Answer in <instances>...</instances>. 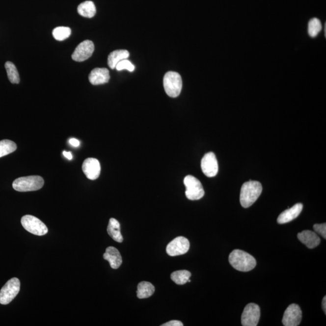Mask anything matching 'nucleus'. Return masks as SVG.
Returning <instances> with one entry per match:
<instances>
[{"instance_id": "1", "label": "nucleus", "mask_w": 326, "mask_h": 326, "mask_svg": "<svg viewBox=\"0 0 326 326\" xmlns=\"http://www.w3.org/2000/svg\"><path fill=\"white\" fill-rule=\"evenodd\" d=\"M228 260L231 266L242 272H248L253 270L257 264L253 256L241 249H235L231 252Z\"/></svg>"}, {"instance_id": "2", "label": "nucleus", "mask_w": 326, "mask_h": 326, "mask_svg": "<svg viewBox=\"0 0 326 326\" xmlns=\"http://www.w3.org/2000/svg\"><path fill=\"white\" fill-rule=\"evenodd\" d=\"M262 191L261 183L256 181H249L242 186L240 194L241 206L244 208L251 207L259 198Z\"/></svg>"}, {"instance_id": "3", "label": "nucleus", "mask_w": 326, "mask_h": 326, "mask_svg": "<svg viewBox=\"0 0 326 326\" xmlns=\"http://www.w3.org/2000/svg\"><path fill=\"white\" fill-rule=\"evenodd\" d=\"M44 185L43 178L40 176H28L17 178L13 183V188L18 191H31L38 190Z\"/></svg>"}, {"instance_id": "4", "label": "nucleus", "mask_w": 326, "mask_h": 326, "mask_svg": "<svg viewBox=\"0 0 326 326\" xmlns=\"http://www.w3.org/2000/svg\"><path fill=\"white\" fill-rule=\"evenodd\" d=\"M163 85L167 95L175 98L180 95L182 89V78L177 72H167L163 79Z\"/></svg>"}, {"instance_id": "5", "label": "nucleus", "mask_w": 326, "mask_h": 326, "mask_svg": "<svg viewBox=\"0 0 326 326\" xmlns=\"http://www.w3.org/2000/svg\"><path fill=\"white\" fill-rule=\"evenodd\" d=\"M184 184L186 189V196L190 200H199L204 196L205 192L201 183L193 176H186Z\"/></svg>"}, {"instance_id": "6", "label": "nucleus", "mask_w": 326, "mask_h": 326, "mask_svg": "<svg viewBox=\"0 0 326 326\" xmlns=\"http://www.w3.org/2000/svg\"><path fill=\"white\" fill-rule=\"evenodd\" d=\"M21 222L24 228L33 235L44 236L48 233V228L46 225L40 219L33 216H24Z\"/></svg>"}, {"instance_id": "7", "label": "nucleus", "mask_w": 326, "mask_h": 326, "mask_svg": "<svg viewBox=\"0 0 326 326\" xmlns=\"http://www.w3.org/2000/svg\"><path fill=\"white\" fill-rule=\"evenodd\" d=\"M20 282L17 278H13L5 284L0 291V304H8L19 293Z\"/></svg>"}, {"instance_id": "8", "label": "nucleus", "mask_w": 326, "mask_h": 326, "mask_svg": "<svg viewBox=\"0 0 326 326\" xmlns=\"http://www.w3.org/2000/svg\"><path fill=\"white\" fill-rule=\"evenodd\" d=\"M260 317V309L255 303L247 304L241 317V323L243 326H257Z\"/></svg>"}, {"instance_id": "9", "label": "nucleus", "mask_w": 326, "mask_h": 326, "mask_svg": "<svg viewBox=\"0 0 326 326\" xmlns=\"http://www.w3.org/2000/svg\"><path fill=\"white\" fill-rule=\"evenodd\" d=\"M190 248V243L188 239L179 236L167 244L166 252L170 256H180L187 253Z\"/></svg>"}, {"instance_id": "10", "label": "nucleus", "mask_w": 326, "mask_h": 326, "mask_svg": "<svg viewBox=\"0 0 326 326\" xmlns=\"http://www.w3.org/2000/svg\"><path fill=\"white\" fill-rule=\"evenodd\" d=\"M302 319V311L297 304L289 305L284 313L282 319L285 326H297L300 324Z\"/></svg>"}, {"instance_id": "11", "label": "nucleus", "mask_w": 326, "mask_h": 326, "mask_svg": "<svg viewBox=\"0 0 326 326\" xmlns=\"http://www.w3.org/2000/svg\"><path fill=\"white\" fill-rule=\"evenodd\" d=\"M94 45L91 41L85 40L78 45L72 54V59L76 62H83L92 56Z\"/></svg>"}, {"instance_id": "12", "label": "nucleus", "mask_w": 326, "mask_h": 326, "mask_svg": "<svg viewBox=\"0 0 326 326\" xmlns=\"http://www.w3.org/2000/svg\"><path fill=\"white\" fill-rule=\"evenodd\" d=\"M202 172L207 177H215L218 172V163L217 157L214 152H209L202 158L201 160Z\"/></svg>"}, {"instance_id": "13", "label": "nucleus", "mask_w": 326, "mask_h": 326, "mask_svg": "<svg viewBox=\"0 0 326 326\" xmlns=\"http://www.w3.org/2000/svg\"><path fill=\"white\" fill-rule=\"evenodd\" d=\"M82 170L89 180H95L101 174V164L97 159L88 158L83 163Z\"/></svg>"}, {"instance_id": "14", "label": "nucleus", "mask_w": 326, "mask_h": 326, "mask_svg": "<svg viewBox=\"0 0 326 326\" xmlns=\"http://www.w3.org/2000/svg\"><path fill=\"white\" fill-rule=\"evenodd\" d=\"M110 80L109 70L105 68H96L91 71L89 81L92 85H98L109 82Z\"/></svg>"}, {"instance_id": "15", "label": "nucleus", "mask_w": 326, "mask_h": 326, "mask_svg": "<svg viewBox=\"0 0 326 326\" xmlns=\"http://www.w3.org/2000/svg\"><path fill=\"white\" fill-rule=\"evenodd\" d=\"M303 205L301 203L296 204L293 207L285 210L277 218V222L280 224L292 221L301 214L303 210Z\"/></svg>"}, {"instance_id": "16", "label": "nucleus", "mask_w": 326, "mask_h": 326, "mask_svg": "<svg viewBox=\"0 0 326 326\" xmlns=\"http://www.w3.org/2000/svg\"><path fill=\"white\" fill-rule=\"evenodd\" d=\"M297 237L301 243L310 249L314 248L319 245L321 242L319 236L314 231L310 230H304L299 233Z\"/></svg>"}, {"instance_id": "17", "label": "nucleus", "mask_w": 326, "mask_h": 326, "mask_svg": "<svg viewBox=\"0 0 326 326\" xmlns=\"http://www.w3.org/2000/svg\"><path fill=\"white\" fill-rule=\"evenodd\" d=\"M104 258L109 263L112 269H118L122 264V256L119 250L115 247H108L104 254Z\"/></svg>"}, {"instance_id": "18", "label": "nucleus", "mask_w": 326, "mask_h": 326, "mask_svg": "<svg viewBox=\"0 0 326 326\" xmlns=\"http://www.w3.org/2000/svg\"><path fill=\"white\" fill-rule=\"evenodd\" d=\"M130 57V53L126 50H117L113 51L109 54L108 64L111 69H114L118 63L121 60L127 59Z\"/></svg>"}, {"instance_id": "19", "label": "nucleus", "mask_w": 326, "mask_h": 326, "mask_svg": "<svg viewBox=\"0 0 326 326\" xmlns=\"http://www.w3.org/2000/svg\"><path fill=\"white\" fill-rule=\"evenodd\" d=\"M107 232L113 240L117 242V243H122L123 238L120 232V223L114 218L110 219L107 228Z\"/></svg>"}, {"instance_id": "20", "label": "nucleus", "mask_w": 326, "mask_h": 326, "mask_svg": "<svg viewBox=\"0 0 326 326\" xmlns=\"http://www.w3.org/2000/svg\"><path fill=\"white\" fill-rule=\"evenodd\" d=\"M79 14L86 18H93L96 14V8L93 1L82 2L78 7Z\"/></svg>"}, {"instance_id": "21", "label": "nucleus", "mask_w": 326, "mask_h": 326, "mask_svg": "<svg viewBox=\"0 0 326 326\" xmlns=\"http://www.w3.org/2000/svg\"><path fill=\"white\" fill-rule=\"evenodd\" d=\"M155 287L152 283L148 282H141L138 284L136 295L140 299H147L153 295Z\"/></svg>"}, {"instance_id": "22", "label": "nucleus", "mask_w": 326, "mask_h": 326, "mask_svg": "<svg viewBox=\"0 0 326 326\" xmlns=\"http://www.w3.org/2000/svg\"><path fill=\"white\" fill-rule=\"evenodd\" d=\"M191 272L187 270L176 271L171 274V279L179 285H185L191 277Z\"/></svg>"}, {"instance_id": "23", "label": "nucleus", "mask_w": 326, "mask_h": 326, "mask_svg": "<svg viewBox=\"0 0 326 326\" xmlns=\"http://www.w3.org/2000/svg\"><path fill=\"white\" fill-rule=\"evenodd\" d=\"M8 78L12 83L18 84L20 83V78L17 68L12 62L7 61L5 64Z\"/></svg>"}, {"instance_id": "24", "label": "nucleus", "mask_w": 326, "mask_h": 326, "mask_svg": "<svg viewBox=\"0 0 326 326\" xmlns=\"http://www.w3.org/2000/svg\"><path fill=\"white\" fill-rule=\"evenodd\" d=\"M17 149V144L14 141L9 140L0 141V158L12 153Z\"/></svg>"}, {"instance_id": "25", "label": "nucleus", "mask_w": 326, "mask_h": 326, "mask_svg": "<svg viewBox=\"0 0 326 326\" xmlns=\"http://www.w3.org/2000/svg\"><path fill=\"white\" fill-rule=\"evenodd\" d=\"M52 34L56 40L62 41L70 37L72 30L67 27H57L53 30Z\"/></svg>"}, {"instance_id": "26", "label": "nucleus", "mask_w": 326, "mask_h": 326, "mask_svg": "<svg viewBox=\"0 0 326 326\" xmlns=\"http://www.w3.org/2000/svg\"><path fill=\"white\" fill-rule=\"evenodd\" d=\"M322 29V25L318 18H312L308 24V33L312 38L316 37Z\"/></svg>"}, {"instance_id": "27", "label": "nucleus", "mask_w": 326, "mask_h": 326, "mask_svg": "<svg viewBox=\"0 0 326 326\" xmlns=\"http://www.w3.org/2000/svg\"><path fill=\"white\" fill-rule=\"evenodd\" d=\"M115 68H116L117 71L127 70L129 72H133L135 70V66H134L130 60L124 59L121 60L120 62L118 63Z\"/></svg>"}, {"instance_id": "28", "label": "nucleus", "mask_w": 326, "mask_h": 326, "mask_svg": "<svg viewBox=\"0 0 326 326\" xmlns=\"http://www.w3.org/2000/svg\"><path fill=\"white\" fill-rule=\"evenodd\" d=\"M314 229L325 239H326V223L322 224H315Z\"/></svg>"}, {"instance_id": "29", "label": "nucleus", "mask_w": 326, "mask_h": 326, "mask_svg": "<svg viewBox=\"0 0 326 326\" xmlns=\"http://www.w3.org/2000/svg\"><path fill=\"white\" fill-rule=\"evenodd\" d=\"M182 322H180L178 320H172L170 322L164 323L162 325V326H183Z\"/></svg>"}, {"instance_id": "30", "label": "nucleus", "mask_w": 326, "mask_h": 326, "mask_svg": "<svg viewBox=\"0 0 326 326\" xmlns=\"http://www.w3.org/2000/svg\"><path fill=\"white\" fill-rule=\"evenodd\" d=\"M69 143L73 147L78 148L80 145V141L76 138H71L69 140Z\"/></svg>"}, {"instance_id": "31", "label": "nucleus", "mask_w": 326, "mask_h": 326, "mask_svg": "<svg viewBox=\"0 0 326 326\" xmlns=\"http://www.w3.org/2000/svg\"><path fill=\"white\" fill-rule=\"evenodd\" d=\"M63 155L67 158L68 160H72L73 159V156L72 153L70 152L64 151L63 152Z\"/></svg>"}, {"instance_id": "32", "label": "nucleus", "mask_w": 326, "mask_h": 326, "mask_svg": "<svg viewBox=\"0 0 326 326\" xmlns=\"http://www.w3.org/2000/svg\"><path fill=\"white\" fill-rule=\"evenodd\" d=\"M326 297L325 296L323 299L322 301V307L323 311L325 312V314L326 313Z\"/></svg>"}]
</instances>
